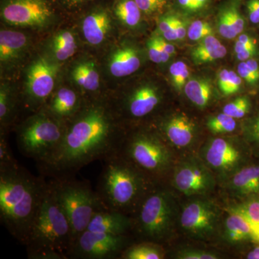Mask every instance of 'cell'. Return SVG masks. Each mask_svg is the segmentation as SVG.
<instances>
[{"mask_svg":"<svg viewBox=\"0 0 259 259\" xmlns=\"http://www.w3.org/2000/svg\"><path fill=\"white\" fill-rule=\"evenodd\" d=\"M102 104L84 107L66 125L59 147L37 164L42 176L71 177L80 168L117 152L125 131Z\"/></svg>","mask_w":259,"mask_h":259,"instance_id":"1","label":"cell"},{"mask_svg":"<svg viewBox=\"0 0 259 259\" xmlns=\"http://www.w3.org/2000/svg\"><path fill=\"white\" fill-rule=\"evenodd\" d=\"M49 187L20 164L0 168V218L10 234L26 245Z\"/></svg>","mask_w":259,"mask_h":259,"instance_id":"2","label":"cell"},{"mask_svg":"<svg viewBox=\"0 0 259 259\" xmlns=\"http://www.w3.org/2000/svg\"><path fill=\"white\" fill-rule=\"evenodd\" d=\"M97 192L107 209L132 216L158 184L117 152L103 160Z\"/></svg>","mask_w":259,"mask_h":259,"instance_id":"3","label":"cell"},{"mask_svg":"<svg viewBox=\"0 0 259 259\" xmlns=\"http://www.w3.org/2000/svg\"><path fill=\"white\" fill-rule=\"evenodd\" d=\"M182 199L168 184L155 186L131 216L136 242H153L166 248L175 244Z\"/></svg>","mask_w":259,"mask_h":259,"instance_id":"4","label":"cell"},{"mask_svg":"<svg viewBox=\"0 0 259 259\" xmlns=\"http://www.w3.org/2000/svg\"><path fill=\"white\" fill-rule=\"evenodd\" d=\"M73 243L69 221L59 203L52 182H49L25 245L28 258H69Z\"/></svg>","mask_w":259,"mask_h":259,"instance_id":"5","label":"cell"},{"mask_svg":"<svg viewBox=\"0 0 259 259\" xmlns=\"http://www.w3.org/2000/svg\"><path fill=\"white\" fill-rule=\"evenodd\" d=\"M124 133L117 153L157 184H167L176 153L148 126Z\"/></svg>","mask_w":259,"mask_h":259,"instance_id":"6","label":"cell"},{"mask_svg":"<svg viewBox=\"0 0 259 259\" xmlns=\"http://www.w3.org/2000/svg\"><path fill=\"white\" fill-rule=\"evenodd\" d=\"M224 204L214 195L182 198L178 234L187 241L214 243L225 214Z\"/></svg>","mask_w":259,"mask_h":259,"instance_id":"7","label":"cell"},{"mask_svg":"<svg viewBox=\"0 0 259 259\" xmlns=\"http://www.w3.org/2000/svg\"><path fill=\"white\" fill-rule=\"evenodd\" d=\"M51 182L59 203L69 221L74 242L87 231L94 215L107 208L97 192L83 182L73 180L72 177L54 179Z\"/></svg>","mask_w":259,"mask_h":259,"instance_id":"8","label":"cell"},{"mask_svg":"<svg viewBox=\"0 0 259 259\" xmlns=\"http://www.w3.org/2000/svg\"><path fill=\"white\" fill-rule=\"evenodd\" d=\"M217 178L218 187L251 161V150L240 134L206 137L197 153Z\"/></svg>","mask_w":259,"mask_h":259,"instance_id":"9","label":"cell"},{"mask_svg":"<svg viewBox=\"0 0 259 259\" xmlns=\"http://www.w3.org/2000/svg\"><path fill=\"white\" fill-rule=\"evenodd\" d=\"M66 125L45 112H37L18 127L19 151L37 164L45 161L60 145Z\"/></svg>","mask_w":259,"mask_h":259,"instance_id":"10","label":"cell"},{"mask_svg":"<svg viewBox=\"0 0 259 259\" xmlns=\"http://www.w3.org/2000/svg\"><path fill=\"white\" fill-rule=\"evenodd\" d=\"M148 127L161 136L178 158L197 154L206 139L198 121L185 110L167 112Z\"/></svg>","mask_w":259,"mask_h":259,"instance_id":"11","label":"cell"},{"mask_svg":"<svg viewBox=\"0 0 259 259\" xmlns=\"http://www.w3.org/2000/svg\"><path fill=\"white\" fill-rule=\"evenodd\" d=\"M167 184L182 198L214 195L218 192L217 178L197 154L177 158Z\"/></svg>","mask_w":259,"mask_h":259,"instance_id":"12","label":"cell"},{"mask_svg":"<svg viewBox=\"0 0 259 259\" xmlns=\"http://www.w3.org/2000/svg\"><path fill=\"white\" fill-rule=\"evenodd\" d=\"M136 242L132 235H113L86 231L73 243L69 258L120 259V255Z\"/></svg>","mask_w":259,"mask_h":259,"instance_id":"13","label":"cell"},{"mask_svg":"<svg viewBox=\"0 0 259 259\" xmlns=\"http://www.w3.org/2000/svg\"><path fill=\"white\" fill-rule=\"evenodd\" d=\"M1 16L13 26L38 28L49 25L53 13L47 0H7Z\"/></svg>","mask_w":259,"mask_h":259,"instance_id":"14","label":"cell"},{"mask_svg":"<svg viewBox=\"0 0 259 259\" xmlns=\"http://www.w3.org/2000/svg\"><path fill=\"white\" fill-rule=\"evenodd\" d=\"M58 69L56 61L40 57L29 66L25 95L29 104L38 107L47 102L55 88Z\"/></svg>","mask_w":259,"mask_h":259,"instance_id":"15","label":"cell"},{"mask_svg":"<svg viewBox=\"0 0 259 259\" xmlns=\"http://www.w3.org/2000/svg\"><path fill=\"white\" fill-rule=\"evenodd\" d=\"M248 242H255L253 226L241 214L226 209L212 247L238 251Z\"/></svg>","mask_w":259,"mask_h":259,"instance_id":"16","label":"cell"},{"mask_svg":"<svg viewBox=\"0 0 259 259\" xmlns=\"http://www.w3.org/2000/svg\"><path fill=\"white\" fill-rule=\"evenodd\" d=\"M218 192L223 202L259 197V163L250 161L242 167L219 185Z\"/></svg>","mask_w":259,"mask_h":259,"instance_id":"17","label":"cell"},{"mask_svg":"<svg viewBox=\"0 0 259 259\" xmlns=\"http://www.w3.org/2000/svg\"><path fill=\"white\" fill-rule=\"evenodd\" d=\"M163 101L159 89L151 84L142 85L123 99L121 110L128 120H143L156 113Z\"/></svg>","mask_w":259,"mask_h":259,"instance_id":"18","label":"cell"},{"mask_svg":"<svg viewBox=\"0 0 259 259\" xmlns=\"http://www.w3.org/2000/svg\"><path fill=\"white\" fill-rule=\"evenodd\" d=\"M132 228L131 216L118 211L107 209L94 215L87 231L120 236L132 235Z\"/></svg>","mask_w":259,"mask_h":259,"instance_id":"19","label":"cell"},{"mask_svg":"<svg viewBox=\"0 0 259 259\" xmlns=\"http://www.w3.org/2000/svg\"><path fill=\"white\" fill-rule=\"evenodd\" d=\"M81 110V101L77 94L71 89L62 88L56 92L46 110L41 112L66 124V121L72 120Z\"/></svg>","mask_w":259,"mask_h":259,"instance_id":"20","label":"cell"},{"mask_svg":"<svg viewBox=\"0 0 259 259\" xmlns=\"http://www.w3.org/2000/svg\"><path fill=\"white\" fill-rule=\"evenodd\" d=\"M29 45L28 37L23 32L2 30L0 32V61L9 66L18 63L25 55Z\"/></svg>","mask_w":259,"mask_h":259,"instance_id":"21","label":"cell"},{"mask_svg":"<svg viewBox=\"0 0 259 259\" xmlns=\"http://www.w3.org/2000/svg\"><path fill=\"white\" fill-rule=\"evenodd\" d=\"M141 65L139 51L136 47L125 45L112 53L109 61V70L115 77H125L137 71Z\"/></svg>","mask_w":259,"mask_h":259,"instance_id":"22","label":"cell"},{"mask_svg":"<svg viewBox=\"0 0 259 259\" xmlns=\"http://www.w3.org/2000/svg\"><path fill=\"white\" fill-rule=\"evenodd\" d=\"M81 29L89 44L100 45L106 39L111 30V18L105 10H96L85 17Z\"/></svg>","mask_w":259,"mask_h":259,"instance_id":"23","label":"cell"},{"mask_svg":"<svg viewBox=\"0 0 259 259\" xmlns=\"http://www.w3.org/2000/svg\"><path fill=\"white\" fill-rule=\"evenodd\" d=\"M245 28V20L237 3L226 5L218 15V29L220 35L226 39H233L241 35Z\"/></svg>","mask_w":259,"mask_h":259,"instance_id":"24","label":"cell"},{"mask_svg":"<svg viewBox=\"0 0 259 259\" xmlns=\"http://www.w3.org/2000/svg\"><path fill=\"white\" fill-rule=\"evenodd\" d=\"M183 90L187 100L199 110L208 108L214 100L212 84L202 78L189 79Z\"/></svg>","mask_w":259,"mask_h":259,"instance_id":"25","label":"cell"},{"mask_svg":"<svg viewBox=\"0 0 259 259\" xmlns=\"http://www.w3.org/2000/svg\"><path fill=\"white\" fill-rule=\"evenodd\" d=\"M226 54V47L212 34L201 40L192 50L191 56L196 64H202L223 59Z\"/></svg>","mask_w":259,"mask_h":259,"instance_id":"26","label":"cell"},{"mask_svg":"<svg viewBox=\"0 0 259 259\" xmlns=\"http://www.w3.org/2000/svg\"><path fill=\"white\" fill-rule=\"evenodd\" d=\"M167 258L164 245L148 241L135 242L120 255V259H163Z\"/></svg>","mask_w":259,"mask_h":259,"instance_id":"27","label":"cell"},{"mask_svg":"<svg viewBox=\"0 0 259 259\" xmlns=\"http://www.w3.org/2000/svg\"><path fill=\"white\" fill-rule=\"evenodd\" d=\"M71 76L76 84L85 91L95 93L100 88V75L96 65L92 61H83L76 64Z\"/></svg>","mask_w":259,"mask_h":259,"instance_id":"28","label":"cell"},{"mask_svg":"<svg viewBox=\"0 0 259 259\" xmlns=\"http://www.w3.org/2000/svg\"><path fill=\"white\" fill-rule=\"evenodd\" d=\"M50 47L51 55L56 62L68 60L74 55L78 48L74 33L66 30L54 35Z\"/></svg>","mask_w":259,"mask_h":259,"instance_id":"29","label":"cell"},{"mask_svg":"<svg viewBox=\"0 0 259 259\" xmlns=\"http://www.w3.org/2000/svg\"><path fill=\"white\" fill-rule=\"evenodd\" d=\"M226 255L216 248L184 245L176 248H167V258L175 259H221L226 258Z\"/></svg>","mask_w":259,"mask_h":259,"instance_id":"30","label":"cell"},{"mask_svg":"<svg viewBox=\"0 0 259 259\" xmlns=\"http://www.w3.org/2000/svg\"><path fill=\"white\" fill-rule=\"evenodd\" d=\"M204 128L212 136H228L237 134L241 127L238 125V120L221 112L215 115H209L204 123Z\"/></svg>","mask_w":259,"mask_h":259,"instance_id":"31","label":"cell"},{"mask_svg":"<svg viewBox=\"0 0 259 259\" xmlns=\"http://www.w3.org/2000/svg\"><path fill=\"white\" fill-rule=\"evenodd\" d=\"M158 30L161 36L168 41L182 40L187 35L186 24L176 15H166L159 19Z\"/></svg>","mask_w":259,"mask_h":259,"instance_id":"32","label":"cell"},{"mask_svg":"<svg viewBox=\"0 0 259 259\" xmlns=\"http://www.w3.org/2000/svg\"><path fill=\"white\" fill-rule=\"evenodd\" d=\"M223 204L225 209L241 214L253 228L259 226V197H250L236 202H223Z\"/></svg>","mask_w":259,"mask_h":259,"instance_id":"33","label":"cell"},{"mask_svg":"<svg viewBox=\"0 0 259 259\" xmlns=\"http://www.w3.org/2000/svg\"><path fill=\"white\" fill-rule=\"evenodd\" d=\"M141 13L135 0H120L115 5L116 16L121 23L128 28H135L139 25Z\"/></svg>","mask_w":259,"mask_h":259,"instance_id":"34","label":"cell"},{"mask_svg":"<svg viewBox=\"0 0 259 259\" xmlns=\"http://www.w3.org/2000/svg\"><path fill=\"white\" fill-rule=\"evenodd\" d=\"M16 105V99L13 96L10 89L6 85H2L0 90V122L3 126V130L8 127L14 120Z\"/></svg>","mask_w":259,"mask_h":259,"instance_id":"35","label":"cell"},{"mask_svg":"<svg viewBox=\"0 0 259 259\" xmlns=\"http://www.w3.org/2000/svg\"><path fill=\"white\" fill-rule=\"evenodd\" d=\"M240 135L249 146L252 153L259 156V110L253 117L241 122Z\"/></svg>","mask_w":259,"mask_h":259,"instance_id":"36","label":"cell"},{"mask_svg":"<svg viewBox=\"0 0 259 259\" xmlns=\"http://www.w3.org/2000/svg\"><path fill=\"white\" fill-rule=\"evenodd\" d=\"M251 102L246 96L236 97L234 100L227 102L221 112L231 116L236 120H243L250 113Z\"/></svg>","mask_w":259,"mask_h":259,"instance_id":"37","label":"cell"},{"mask_svg":"<svg viewBox=\"0 0 259 259\" xmlns=\"http://www.w3.org/2000/svg\"><path fill=\"white\" fill-rule=\"evenodd\" d=\"M172 82L177 91L184 90L186 83L190 77V69L184 61H178L173 63L169 68Z\"/></svg>","mask_w":259,"mask_h":259,"instance_id":"38","label":"cell"},{"mask_svg":"<svg viewBox=\"0 0 259 259\" xmlns=\"http://www.w3.org/2000/svg\"><path fill=\"white\" fill-rule=\"evenodd\" d=\"M147 48L150 60L156 64L166 63L171 57L158 41L157 35H153L148 40Z\"/></svg>","mask_w":259,"mask_h":259,"instance_id":"39","label":"cell"},{"mask_svg":"<svg viewBox=\"0 0 259 259\" xmlns=\"http://www.w3.org/2000/svg\"><path fill=\"white\" fill-rule=\"evenodd\" d=\"M212 34L210 24L202 20H195L187 29V36L192 41H201L204 37Z\"/></svg>","mask_w":259,"mask_h":259,"instance_id":"40","label":"cell"},{"mask_svg":"<svg viewBox=\"0 0 259 259\" xmlns=\"http://www.w3.org/2000/svg\"><path fill=\"white\" fill-rule=\"evenodd\" d=\"M5 135V131H1L0 136V168H10L18 164L13 156L11 148Z\"/></svg>","mask_w":259,"mask_h":259,"instance_id":"41","label":"cell"},{"mask_svg":"<svg viewBox=\"0 0 259 259\" xmlns=\"http://www.w3.org/2000/svg\"><path fill=\"white\" fill-rule=\"evenodd\" d=\"M142 13L152 15L161 13L166 8L168 0H135Z\"/></svg>","mask_w":259,"mask_h":259,"instance_id":"42","label":"cell"},{"mask_svg":"<svg viewBox=\"0 0 259 259\" xmlns=\"http://www.w3.org/2000/svg\"><path fill=\"white\" fill-rule=\"evenodd\" d=\"M211 0H177L179 8L186 13H196L207 8Z\"/></svg>","mask_w":259,"mask_h":259,"instance_id":"43","label":"cell"},{"mask_svg":"<svg viewBox=\"0 0 259 259\" xmlns=\"http://www.w3.org/2000/svg\"><path fill=\"white\" fill-rule=\"evenodd\" d=\"M242 83H243V79L239 76V74L235 71H230L228 85L222 95L228 97L238 93L240 89L241 88Z\"/></svg>","mask_w":259,"mask_h":259,"instance_id":"44","label":"cell"},{"mask_svg":"<svg viewBox=\"0 0 259 259\" xmlns=\"http://www.w3.org/2000/svg\"><path fill=\"white\" fill-rule=\"evenodd\" d=\"M256 48V41L248 34H241L237 37L234 50L236 54H240L248 49Z\"/></svg>","mask_w":259,"mask_h":259,"instance_id":"45","label":"cell"},{"mask_svg":"<svg viewBox=\"0 0 259 259\" xmlns=\"http://www.w3.org/2000/svg\"><path fill=\"white\" fill-rule=\"evenodd\" d=\"M237 71H238V74L241 76L243 80H244L245 82H247L251 86H254L258 82V80L255 77L253 73L250 71L249 68L247 66L245 61H241L239 64L238 65V68H237Z\"/></svg>","mask_w":259,"mask_h":259,"instance_id":"46","label":"cell"},{"mask_svg":"<svg viewBox=\"0 0 259 259\" xmlns=\"http://www.w3.org/2000/svg\"><path fill=\"white\" fill-rule=\"evenodd\" d=\"M246 9L250 23H259V0H248Z\"/></svg>","mask_w":259,"mask_h":259,"instance_id":"47","label":"cell"},{"mask_svg":"<svg viewBox=\"0 0 259 259\" xmlns=\"http://www.w3.org/2000/svg\"><path fill=\"white\" fill-rule=\"evenodd\" d=\"M241 256L247 259H259V245L249 248L248 250H240Z\"/></svg>","mask_w":259,"mask_h":259,"instance_id":"48","label":"cell"},{"mask_svg":"<svg viewBox=\"0 0 259 259\" xmlns=\"http://www.w3.org/2000/svg\"><path fill=\"white\" fill-rule=\"evenodd\" d=\"M158 41H159L160 44L162 46V47L163 48L165 51L169 54L170 56L174 55L175 54V47L171 44L170 41H168V40H166V39L162 37L161 35H157Z\"/></svg>","mask_w":259,"mask_h":259,"instance_id":"49","label":"cell"},{"mask_svg":"<svg viewBox=\"0 0 259 259\" xmlns=\"http://www.w3.org/2000/svg\"><path fill=\"white\" fill-rule=\"evenodd\" d=\"M257 48H253V49H248V50L243 51V52L240 53V54H236L237 59L240 61H245L248 59H252L256 54Z\"/></svg>","mask_w":259,"mask_h":259,"instance_id":"50","label":"cell"},{"mask_svg":"<svg viewBox=\"0 0 259 259\" xmlns=\"http://www.w3.org/2000/svg\"><path fill=\"white\" fill-rule=\"evenodd\" d=\"M245 63H246L248 67L249 68L250 71L253 73L255 77L259 81V64L258 61L252 58V59L245 61Z\"/></svg>","mask_w":259,"mask_h":259,"instance_id":"51","label":"cell"},{"mask_svg":"<svg viewBox=\"0 0 259 259\" xmlns=\"http://www.w3.org/2000/svg\"><path fill=\"white\" fill-rule=\"evenodd\" d=\"M255 242L259 244V228L255 231Z\"/></svg>","mask_w":259,"mask_h":259,"instance_id":"52","label":"cell"},{"mask_svg":"<svg viewBox=\"0 0 259 259\" xmlns=\"http://www.w3.org/2000/svg\"><path fill=\"white\" fill-rule=\"evenodd\" d=\"M69 3H72V4H78V3H81L83 0H68Z\"/></svg>","mask_w":259,"mask_h":259,"instance_id":"53","label":"cell"}]
</instances>
